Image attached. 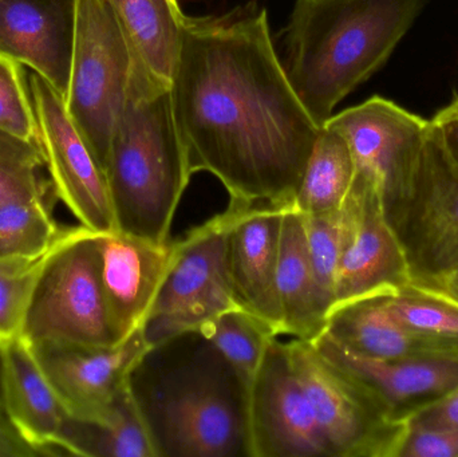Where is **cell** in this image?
Wrapping results in <instances>:
<instances>
[{
	"instance_id": "cell-1",
	"label": "cell",
	"mask_w": 458,
	"mask_h": 457,
	"mask_svg": "<svg viewBox=\"0 0 458 457\" xmlns=\"http://www.w3.org/2000/svg\"><path fill=\"white\" fill-rule=\"evenodd\" d=\"M171 91L191 174H214L231 201L293 203L320 128L277 58L266 10L187 16Z\"/></svg>"
},
{
	"instance_id": "cell-2",
	"label": "cell",
	"mask_w": 458,
	"mask_h": 457,
	"mask_svg": "<svg viewBox=\"0 0 458 457\" xmlns=\"http://www.w3.org/2000/svg\"><path fill=\"white\" fill-rule=\"evenodd\" d=\"M128 388L156 457H252L250 386L200 333L149 346Z\"/></svg>"
},
{
	"instance_id": "cell-3",
	"label": "cell",
	"mask_w": 458,
	"mask_h": 457,
	"mask_svg": "<svg viewBox=\"0 0 458 457\" xmlns=\"http://www.w3.org/2000/svg\"><path fill=\"white\" fill-rule=\"evenodd\" d=\"M428 0H296L284 70L319 128L344 97L378 72Z\"/></svg>"
},
{
	"instance_id": "cell-4",
	"label": "cell",
	"mask_w": 458,
	"mask_h": 457,
	"mask_svg": "<svg viewBox=\"0 0 458 457\" xmlns=\"http://www.w3.org/2000/svg\"><path fill=\"white\" fill-rule=\"evenodd\" d=\"M105 176L115 230L171 241L172 222L192 174L174 118L171 83L152 74L136 55Z\"/></svg>"
},
{
	"instance_id": "cell-5",
	"label": "cell",
	"mask_w": 458,
	"mask_h": 457,
	"mask_svg": "<svg viewBox=\"0 0 458 457\" xmlns=\"http://www.w3.org/2000/svg\"><path fill=\"white\" fill-rule=\"evenodd\" d=\"M384 208L414 286L445 292L458 271V164L432 123Z\"/></svg>"
},
{
	"instance_id": "cell-6",
	"label": "cell",
	"mask_w": 458,
	"mask_h": 457,
	"mask_svg": "<svg viewBox=\"0 0 458 457\" xmlns=\"http://www.w3.org/2000/svg\"><path fill=\"white\" fill-rule=\"evenodd\" d=\"M134 55L107 0H77L69 91L64 104L101 168L128 99Z\"/></svg>"
},
{
	"instance_id": "cell-7",
	"label": "cell",
	"mask_w": 458,
	"mask_h": 457,
	"mask_svg": "<svg viewBox=\"0 0 458 457\" xmlns=\"http://www.w3.org/2000/svg\"><path fill=\"white\" fill-rule=\"evenodd\" d=\"M97 235L77 225L48 260L21 326V337L30 345H117L102 292Z\"/></svg>"
},
{
	"instance_id": "cell-8",
	"label": "cell",
	"mask_w": 458,
	"mask_h": 457,
	"mask_svg": "<svg viewBox=\"0 0 458 457\" xmlns=\"http://www.w3.org/2000/svg\"><path fill=\"white\" fill-rule=\"evenodd\" d=\"M287 348L331 457H400L409 423L390 418L362 384L314 343L293 338Z\"/></svg>"
},
{
	"instance_id": "cell-9",
	"label": "cell",
	"mask_w": 458,
	"mask_h": 457,
	"mask_svg": "<svg viewBox=\"0 0 458 457\" xmlns=\"http://www.w3.org/2000/svg\"><path fill=\"white\" fill-rule=\"evenodd\" d=\"M237 203L177 241L176 254L144 325L150 346L240 308L229 284L225 239Z\"/></svg>"
},
{
	"instance_id": "cell-10",
	"label": "cell",
	"mask_w": 458,
	"mask_h": 457,
	"mask_svg": "<svg viewBox=\"0 0 458 457\" xmlns=\"http://www.w3.org/2000/svg\"><path fill=\"white\" fill-rule=\"evenodd\" d=\"M38 144L56 199L96 233L115 230L104 169L72 123L64 98L37 72L27 75Z\"/></svg>"
},
{
	"instance_id": "cell-11",
	"label": "cell",
	"mask_w": 458,
	"mask_h": 457,
	"mask_svg": "<svg viewBox=\"0 0 458 457\" xmlns=\"http://www.w3.org/2000/svg\"><path fill=\"white\" fill-rule=\"evenodd\" d=\"M252 457H331L287 343L275 338L250 384Z\"/></svg>"
},
{
	"instance_id": "cell-12",
	"label": "cell",
	"mask_w": 458,
	"mask_h": 457,
	"mask_svg": "<svg viewBox=\"0 0 458 457\" xmlns=\"http://www.w3.org/2000/svg\"><path fill=\"white\" fill-rule=\"evenodd\" d=\"M30 346L69 416L99 421L128 389L131 369L150 345L142 327L113 346Z\"/></svg>"
},
{
	"instance_id": "cell-13",
	"label": "cell",
	"mask_w": 458,
	"mask_h": 457,
	"mask_svg": "<svg viewBox=\"0 0 458 457\" xmlns=\"http://www.w3.org/2000/svg\"><path fill=\"white\" fill-rule=\"evenodd\" d=\"M99 275L115 343L144 327L176 254L177 241H153L113 230L98 233Z\"/></svg>"
},
{
	"instance_id": "cell-14",
	"label": "cell",
	"mask_w": 458,
	"mask_h": 457,
	"mask_svg": "<svg viewBox=\"0 0 458 457\" xmlns=\"http://www.w3.org/2000/svg\"><path fill=\"white\" fill-rule=\"evenodd\" d=\"M325 125L344 134L352 150L355 176L376 187L384 199L411 166L430 120L374 96L333 115Z\"/></svg>"
},
{
	"instance_id": "cell-15",
	"label": "cell",
	"mask_w": 458,
	"mask_h": 457,
	"mask_svg": "<svg viewBox=\"0 0 458 457\" xmlns=\"http://www.w3.org/2000/svg\"><path fill=\"white\" fill-rule=\"evenodd\" d=\"M312 343L328 361L362 384L387 415L401 423H409L458 386V359H378L350 351L326 333Z\"/></svg>"
},
{
	"instance_id": "cell-16",
	"label": "cell",
	"mask_w": 458,
	"mask_h": 457,
	"mask_svg": "<svg viewBox=\"0 0 458 457\" xmlns=\"http://www.w3.org/2000/svg\"><path fill=\"white\" fill-rule=\"evenodd\" d=\"M350 190L355 199L354 227L339 263L334 306L413 284L381 192L355 174Z\"/></svg>"
},
{
	"instance_id": "cell-17",
	"label": "cell",
	"mask_w": 458,
	"mask_h": 457,
	"mask_svg": "<svg viewBox=\"0 0 458 457\" xmlns=\"http://www.w3.org/2000/svg\"><path fill=\"white\" fill-rule=\"evenodd\" d=\"M237 203L225 239L229 284L237 305L268 322L282 335L277 262L287 204Z\"/></svg>"
},
{
	"instance_id": "cell-18",
	"label": "cell",
	"mask_w": 458,
	"mask_h": 457,
	"mask_svg": "<svg viewBox=\"0 0 458 457\" xmlns=\"http://www.w3.org/2000/svg\"><path fill=\"white\" fill-rule=\"evenodd\" d=\"M77 0H0V53L69 91Z\"/></svg>"
},
{
	"instance_id": "cell-19",
	"label": "cell",
	"mask_w": 458,
	"mask_h": 457,
	"mask_svg": "<svg viewBox=\"0 0 458 457\" xmlns=\"http://www.w3.org/2000/svg\"><path fill=\"white\" fill-rule=\"evenodd\" d=\"M368 295L334 306L326 334L350 351L378 359H458V343L435 340L406 329L390 313L386 295Z\"/></svg>"
},
{
	"instance_id": "cell-20",
	"label": "cell",
	"mask_w": 458,
	"mask_h": 457,
	"mask_svg": "<svg viewBox=\"0 0 458 457\" xmlns=\"http://www.w3.org/2000/svg\"><path fill=\"white\" fill-rule=\"evenodd\" d=\"M4 410L16 431L40 456L55 455L56 435L66 420V408L54 391L31 346L19 335L3 343Z\"/></svg>"
},
{
	"instance_id": "cell-21",
	"label": "cell",
	"mask_w": 458,
	"mask_h": 457,
	"mask_svg": "<svg viewBox=\"0 0 458 457\" xmlns=\"http://www.w3.org/2000/svg\"><path fill=\"white\" fill-rule=\"evenodd\" d=\"M276 282L282 334L314 343L325 333L330 305L312 267L303 214L293 203L283 214Z\"/></svg>"
},
{
	"instance_id": "cell-22",
	"label": "cell",
	"mask_w": 458,
	"mask_h": 457,
	"mask_svg": "<svg viewBox=\"0 0 458 457\" xmlns=\"http://www.w3.org/2000/svg\"><path fill=\"white\" fill-rule=\"evenodd\" d=\"M134 55L152 74L171 83L187 16L177 0H107Z\"/></svg>"
},
{
	"instance_id": "cell-23",
	"label": "cell",
	"mask_w": 458,
	"mask_h": 457,
	"mask_svg": "<svg viewBox=\"0 0 458 457\" xmlns=\"http://www.w3.org/2000/svg\"><path fill=\"white\" fill-rule=\"evenodd\" d=\"M55 455L156 457L129 388L104 420L67 416L54 443Z\"/></svg>"
},
{
	"instance_id": "cell-24",
	"label": "cell",
	"mask_w": 458,
	"mask_h": 457,
	"mask_svg": "<svg viewBox=\"0 0 458 457\" xmlns=\"http://www.w3.org/2000/svg\"><path fill=\"white\" fill-rule=\"evenodd\" d=\"M354 174L349 142L341 131L322 126L293 198V207L303 215L338 209L349 195Z\"/></svg>"
},
{
	"instance_id": "cell-25",
	"label": "cell",
	"mask_w": 458,
	"mask_h": 457,
	"mask_svg": "<svg viewBox=\"0 0 458 457\" xmlns=\"http://www.w3.org/2000/svg\"><path fill=\"white\" fill-rule=\"evenodd\" d=\"M54 190L0 204V258L32 257L47 251L67 225L54 219Z\"/></svg>"
},
{
	"instance_id": "cell-26",
	"label": "cell",
	"mask_w": 458,
	"mask_h": 457,
	"mask_svg": "<svg viewBox=\"0 0 458 457\" xmlns=\"http://www.w3.org/2000/svg\"><path fill=\"white\" fill-rule=\"evenodd\" d=\"M198 332L227 357L250 386L267 349L275 338L279 337L268 322L242 308L215 317Z\"/></svg>"
},
{
	"instance_id": "cell-27",
	"label": "cell",
	"mask_w": 458,
	"mask_h": 457,
	"mask_svg": "<svg viewBox=\"0 0 458 457\" xmlns=\"http://www.w3.org/2000/svg\"><path fill=\"white\" fill-rule=\"evenodd\" d=\"M303 216L312 267L331 310L335 303L339 263L354 227V196L350 190L346 200L338 209Z\"/></svg>"
},
{
	"instance_id": "cell-28",
	"label": "cell",
	"mask_w": 458,
	"mask_h": 457,
	"mask_svg": "<svg viewBox=\"0 0 458 457\" xmlns=\"http://www.w3.org/2000/svg\"><path fill=\"white\" fill-rule=\"evenodd\" d=\"M75 228L77 225H67L53 247L42 254L0 258V343H8L21 335L27 306L40 274Z\"/></svg>"
},
{
	"instance_id": "cell-29",
	"label": "cell",
	"mask_w": 458,
	"mask_h": 457,
	"mask_svg": "<svg viewBox=\"0 0 458 457\" xmlns=\"http://www.w3.org/2000/svg\"><path fill=\"white\" fill-rule=\"evenodd\" d=\"M386 306L406 329L425 337L458 343V300L454 298L411 284L387 294Z\"/></svg>"
},
{
	"instance_id": "cell-30",
	"label": "cell",
	"mask_w": 458,
	"mask_h": 457,
	"mask_svg": "<svg viewBox=\"0 0 458 457\" xmlns=\"http://www.w3.org/2000/svg\"><path fill=\"white\" fill-rule=\"evenodd\" d=\"M51 190L39 144L0 131V204Z\"/></svg>"
},
{
	"instance_id": "cell-31",
	"label": "cell",
	"mask_w": 458,
	"mask_h": 457,
	"mask_svg": "<svg viewBox=\"0 0 458 457\" xmlns=\"http://www.w3.org/2000/svg\"><path fill=\"white\" fill-rule=\"evenodd\" d=\"M0 131L38 142V123L23 64L0 53Z\"/></svg>"
},
{
	"instance_id": "cell-32",
	"label": "cell",
	"mask_w": 458,
	"mask_h": 457,
	"mask_svg": "<svg viewBox=\"0 0 458 457\" xmlns=\"http://www.w3.org/2000/svg\"><path fill=\"white\" fill-rule=\"evenodd\" d=\"M400 457H458V427L425 429L409 426Z\"/></svg>"
},
{
	"instance_id": "cell-33",
	"label": "cell",
	"mask_w": 458,
	"mask_h": 457,
	"mask_svg": "<svg viewBox=\"0 0 458 457\" xmlns=\"http://www.w3.org/2000/svg\"><path fill=\"white\" fill-rule=\"evenodd\" d=\"M409 426L425 429L458 427V386L440 402L413 416L409 421Z\"/></svg>"
},
{
	"instance_id": "cell-34",
	"label": "cell",
	"mask_w": 458,
	"mask_h": 457,
	"mask_svg": "<svg viewBox=\"0 0 458 457\" xmlns=\"http://www.w3.org/2000/svg\"><path fill=\"white\" fill-rule=\"evenodd\" d=\"M446 150L458 164V96L430 120Z\"/></svg>"
},
{
	"instance_id": "cell-35",
	"label": "cell",
	"mask_w": 458,
	"mask_h": 457,
	"mask_svg": "<svg viewBox=\"0 0 458 457\" xmlns=\"http://www.w3.org/2000/svg\"><path fill=\"white\" fill-rule=\"evenodd\" d=\"M40 456L21 435L16 431L5 410L0 408V457H35Z\"/></svg>"
},
{
	"instance_id": "cell-36",
	"label": "cell",
	"mask_w": 458,
	"mask_h": 457,
	"mask_svg": "<svg viewBox=\"0 0 458 457\" xmlns=\"http://www.w3.org/2000/svg\"><path fill=\"white\" fill-rule=\"evenodd\" d=\"M444 294L449 295V297L454 298V300H458V271L452 276L449 284H446L445 292Z\"/></svg>"
},
{
	"instance_id": "cell-37",
	"label": "cell",
	"mask_w": 458,
	"mask_h": 457,
	"mask_svg": "<svg viewBox=\"0 0 458 457\" xmlns=\"http://www.w3.org/2000/svg\"><path fill=\"white\" fill-rule=\"evenodd\" d=\"M3 372H4V351L0 343V408L4 410V396H3Z\"/></svg>"
}]
</instances>
